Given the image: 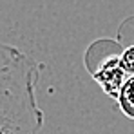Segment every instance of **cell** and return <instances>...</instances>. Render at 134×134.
Segmentation results:
<instances>
[{
  "label": "cell",
  "mask_w": 134,
  "mask_h": 134,
  "mask_svg": "<svg viewBox=\"0 0 134 134\" xmlns=\"http://www.w3.org/2000/svg\"><path fill=\"white\" fill-rule=\"evenodd\" d=\"M40 64L0 40V134H40L45 114L38 103Z\"/></svg>",
  "instance_id": "1"
},
{
  "label": "cell",
  "mask_w": 134,
  "mask_h": 134,
  "mask_svg": "<svg viewBox=\"0 0 134 134\" xmlns=\"http://www.w3.org/2000/svg\"><path fill=\"white\" fill-rule=\"evenodd\" d=\"M91 74L94 82L102 87V91L112 100L118 98L125 80L129 78V74L123 71V67L120 64V53H114V51L105 54L98 62L96 69H91Z\"/></svg>",
  "instance_id": "2"
},
{
  "label": "cell",
  "mask_w": 134,
  "mask_h": 134,
  "mask_svg": "<svg viewBox=\"0 0 134 134\" xmlns=\"http://www.w3.org/2000/svg\"><path fill=\"white\" fill-rule=\"evenodd\" d=\"M116 102H118L120 111L123 112L127 118L134 120V74L125 80V83H123V87L120 91Z\"/></svg>",
  "instance_id": "3"
},
{
  "label": "cell",
  "mask_w": 134,
  "mask_h": 134,
  "mask_svg": "<svg viewBox=\"0 0 134 134\" xmlns=\"http://www.w3.org/2000/svg\"><path fill=\"white\" fill-rule=\"evenodd\" d=\"M120 64L129 76L134 74V44L127 45L120 51Z\"/></svg>",
  "instance_id": "4"
}]
</instances>
